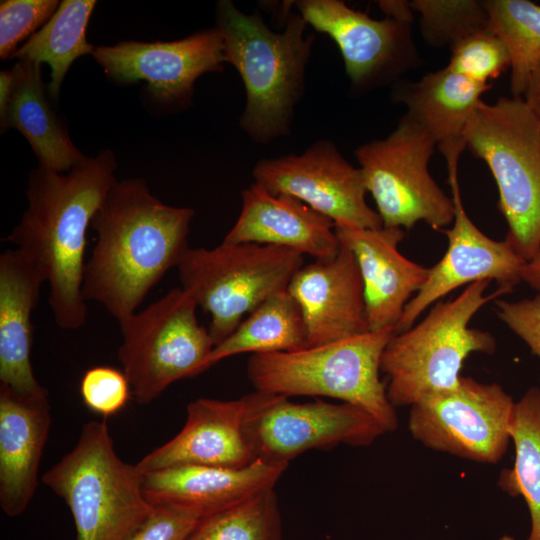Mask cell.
Instances as JSON below:
<instances>
[{
	"label": "cell",
	"instance_id": "obj_37",
	"mask_svg": "<svg viewBox=\"0 0 540 540\" xmlns=\"http://www.w3.org/2000/svg\"><path fill=\"white\" fill-rule=\"evenodd\" d=\"M379 7L386 14V17L395 19L397 21L412 24L414 20L411 3L408 1L395 0V1H379Z\"/></svg>",
	"mask_w": 540,
	"mask_h": 540
},
{
	"label": "cell",
	"instance_id": "obj_26",
	"mask_svg": "<svg viewBox=\"0 0 540 540\" xmlns=\"http://www.w3.org/2000/svg\"><path fill=\"white\" fill-rule=\"evenodd\" d=\"M308 348L301 309L289 293L279 291L246 316L237 328L215 345L198 375L219 361L242 353L292 352Z\"/></svg>",
	"mask_w": 540,
	"mask_h": 540
},
{
	"label": "cell",
	"instance_id": "obj_4",
	"mask_svg": "<svg viewBox=\"0 0 540 540\" xmlns=\"http://www.w3.org/2000/svg\"><path fill=\"white\" fill-rule=\"evenodd\" d=\"M395 328L292 352L253 354L248 378L257 391L341 400L375 417L387 432L397 428L395 407L381 381V357Z\"/></svg>",
	"mask_w": 540,
	"mask_h": 540
},
{
	"label": "cell",
	"instance_id": "obj_1",
	"mask_svg": "<svg viewBox=\"0 0 540 540\" xmlns=\"http://www.w3.org/2000/svg\"><path fill=\"white\" fill-rule=\"evenodd\" d=\"M194 210L161 202L140 178L112 186L91 228L96 242L85 263L82 295L120 325L189 247Z\"/></svg>",
	"mask_w": 540,
	"mask_h": 540
},
{
	"label": "cell",
	"instance_id": "obj_17",
	"mask_svg": "<svg viewBox=\"0 0 540 540\" xmlns=\"http://www.w3.org/2000/svg\"><path fill=\"white\" fill-rule=\"evenodd\" d=\"M280 396L255 390L234 400L198 398L188 404L178 434L136 466L143 474L183 465L246 467L257 460L246 436L247 423Z\"/></svg>",
	"mask_w": 540,
	"mask_h": 540
},
{
	"label": "cell",
	"instance_id": "obj_31",
	"mask_svg": "<svg viewBox=\"0 0 540 540\" xmlns=\"http://www.w3.org/2000/svg\"><path fill=\"white\" fill-rule=\"evenodd\" d=\"M410 3L420 15L422 37L431 46L451 49L470 35L491 31L484 1L413 0Z\"/></svg>",
	"mask_w": 540,
	"mask_h": 540
},
{
	"label": "cell",
	"instance_id": "obj_18",
	"mask_svg": "<svg viewBox=\"0 0 540 540\" xmlns=\"http://www.w3.org/2000/svg\"><path fill=\"white\" fill-rule=\"evenodd\" d=\"M288 464L257 459L243 468L183 465L143 474L154 506L201 520L274 488Z\"/></svg>",
	"mask_w": 540,
	"mask_h": 540
},
{
	"label": "cell",
	"instance_id": "obj_12",
	"mask_svg": "<svg viewBox=\"0 0 540 540\" xmlns=\"http://www.w3.org/2000/svg\"><path fill=\"white\" fill-rule=\"evenodd\" d=\"M295 3L307 25L336 43L356 93L395 84L420 62L409 23L374 19L340 0Z\"/></svg>",
	"mask_w": 540,
	"mask_h": 540
},
{
	"label": "cell",
	"instance_id": "obj_13",
	"mask_svg": "<svg viewBox=\"0 0 540 540\" xmlns=\"http://www.w3.org/2000/svg\"><path fill=\"white\" fill-rule=\"evenodd\" d=\"M252 176L269 192L301 200L335 226L383 227L377 211L366 202L361 169L350 164L332 141L318 140L299 155L262 159Z\"/></svg>",
	"mask_w": 540,
	"mask_h": 540
},
{
	"label": "cell",
	"instance_id": "obj_39",
	"mask_svg": "<svg viewBox=\"0 0 540 540\" xmlns=\"http://www.w3.org/2000/svg\"><path fill=\"white\" fill-rule=\"evenodd\" d=\"M522 281L540 293V254L525 264Z\"/></svg>",
	"mask_w": 540,
	"mask_h": 540
},
{
	"label": "cell",
	"instance_id": "obj_28",
	"mask_svg": "<svg viewBox=\"0 0 540 540\" xmlns=\"http://www.w3.org/2000/svg\"><path fill=\"white\" fill-rule=\"evenodd\" d=\"M509 434L515 461L501 473L499 485L511 496L524 498L531 518L527 540H540V388L529 389L514 403Z\"/></svg>",
	"mask_w": 540,
	"mask_h": 540
},
{
	"label": "cell",
	"instance_id": "obj_32",
	"mask_svg": "<svg viewBox=\"0 0 540 540\" xmlns=\"http://www.w3.org/2000/svg\"><path fill=\"white\" fill-rule=\"evenodd\" d=\"M450 51L447 67L477 83L488 85L490 80L510 69L509 53L492 31L470 35Z\"/></svg>",
	"mask_w": 540,
	"mask_h": 540
},
{
	"label": "cell",
	"instance_id": "obj_27",
	"mask_svg": "<svg viewBox=\"0 0 540 540\" xmlns=\"http://www.w3.org/2000/svg\"><path fill=\"white\" fill-rule=\"evenodd\" d=\"M96 6L94 0H63L49 21L23 44L12 59L47 63L51 99L57 102L63 80L72 63L92 54L95 47L86 39V29Z\"/></svg>",
	"mask_w": 540,
	"mask_h": 540
},
{
	"label": "cell",
	"instance_id": "obj_25",
	"mask_svg": "<svg viewBox=\"0 0 540 540\" xmlns=\"http://www.w3.org/2000/svg\"><path fill=\"white\" fill-rule=\"evenodd\" d=\"M40 63L17 61L5 109L0 112L1 132L18 130L30 144L39 165L59 173L69 172L84 161L66 126L52 106Z\"/></svg>",
	"mask_w": 540,
	"mask_h": 540
},
{
	"label": "cell",
	"instance_id": "obj_20",
	"mask_svg": "<svg viewBox=\"0 0 540 540\" xmlns=\"http://www.w3.org/2000/svg\"><path fill=\"white\" fill-rule=\"evenodd\" d=\"M335 233L356 259L369 330L395 328L411 296L427 279L429 268L400 253L398 245L405 237L401 228L335 226Z\"/></svg>",
	"mask_w": 540,
	"mask_h": 540
},
{
	"label": "cell",
	"instance_id": "obj_6",
	"mask_svg": "<svg viewBox=\"0 0 540 540\" xmlns=\"http://www.w3.org/2000/svg\"><path fill=\"white\" fill-rule=\"evenodd\" d=\"M490 281L468 285L456 298L438 302L416 326L395 334L385 347L380 369L388 377L387 396L394 406H412L456 388L465 359L474 352L492 353L495 339L469 328L487 302L511 290L499 287L485 295Z\"/></svg>",
	"mask_w": 540,
	"mask_h": 540
},
{
	"label": "cell",
	"instance_id": "obj_40",
	"mask_svg": "<svg viewBox=\"0 0 540 540\" xmlns=\"http://www.w3.org/2000/svg\"><path fill=\"white\" fill-rule=\"evenodd\" d=\"M13 84L12 70H2L0 72V112H2L10 98Z\"/></svg>",
	"mask_w": 540,
	"mask_h": 540
},
{
	"label": "cell",
	"instance_id": "obj_21",
	"mask_svg": "<svg viewBox=\"0 0 540 540\" xmlns=\"http://www.w3.org/2000/svg\"><path fill=\"white\" fill-rule=\"evenodd\" d=\"M241 198L240 214L223 242L279 246L315 260L338 254L334 222L301 200L273 194L256 182L242 191Z\"/></svg>",
	"mask_w": 540,
	"mask_h": 540
},
{
	"label": "cell",
	"instance_id": "obj_22",
	"mask_svg": "<svg viewBox=\"0 0 540 540\" xmlns=\"http://www.w3.org/2000/svg\"><path fill=\"white\" fill-rule=\"evenodd\" d=\"M48 391L21 394L0 383V506L16 517L31 502L51 427Z\"/></svg>",
	"mask_w": 540,
	"mask_h": 540
},
{
	"label": "cell",
	"instance_id": "obj_19",
	"mask_svg": "<svg viewBox=\"0 0 540 540\" xmlns=\"http://www.w3.org/2000/svg\"><path fill=\"white\" fill-rule=\"evenodd\" d=\"M297 301L306 326L308 347L370 332L363 283L352 251L340 243L328 260L303 265L287 287Z\"/></svg>",
	"mask_w": 540,
	"mask_h": 540
},
{
	"label": "cell",
	"instance_id": "obj_33",
	"mask_svg": "<svg viewBox=\"0 0 540 540\" xmlns=\"http://www.w3.org/2000/svg\"><path fill=\"white\" fill-rule=\"evenodd\" d=\"M57 0H4L0 2V58H12L18 45L44 26L58 9Z\"/></svg>",
	"mask_w": 540,
	"mask_h": 540
},
{
	"label": "cell",
	"instance_id": "obj_34",
	"mask_svg": "<svg viewBox=\"0 0 540 540\" xmlns=\"http://www.w3.org/2000/svg\"><path fill=\"white\" fill-rule=\"evenodd\" d=\"M80 395L88 409L106 418L122 410L132 394L123 371L94 366L82 376Z\"/></svg>",
	"mask_w": 540,
	"mask_h": 540
},
{
	"label": "cell",
	"instance_id": "obj_24",
	"mask_svg": "<svg viewBox=\"0 0 540 540\" xmlns=\"http://www.w3.org/2000/svg\"><path fill=\"white\" fill-rule=\"evenodd\" d=\"M490 88L446 66L417 81L396 82L392 100L406 106V114L433 138L442 154L462 152L467 123Z\"/></svg>",
	"mask_w": 540,
	"mask_h": 540
},
{
	"label": "cell",
	"instance_id": "obj_5",
	"mask_svg": "<svg viewBox=\"0 0 540 540\" xmlns=\"http://www.w3.org/2000/svg\"><path fill=\"white\" fill-rule=\"evenodd\" d=\"M42 482L70 509L76 540H129L155 510L143 474L118 456L105 420L85 423Z\"/></svg>",
	"mask_w": 540,
	"mask_h": 540
},
{
	"label": "cell",
	"instance_id": "obj_9",
	"mask_svg": "<svg viewBox=\"0 0 540 540\" xmlns=\"http://www.w3.org/2000/svg\"><path fill=\"white\" fill-rule=\"evenodd\" d=\"M197 307L182 288H173L119 325L117 358L137 403L147 405L172 383L198 375L214 342L198 322Z\"/></svg>",
	"mask_w": 540,
	"mask_h": 540
},
{
	"label": "cell",
	"instance_id": "obj_2",
	"mask_svg": "<svg viewBox=\"0 0 540 540\" xmlns=\"http://www.w3.org/2000/svg\"><path fill=\"white\" fill-rule=\"evenodd\" d=\"M116 168L110 149L87 157L66 174L39 165L29 173L27 209L6 238L48 283V304L63 330L86 323L82 282L87 230L117 182Z\"/></svg>",
	"mask_w": 540,
	"mask_h": 540
},
{
	"label": "cell",
	"instance_id": "obj_23",
	"mask_svg": "<svg viewBox=\"0 0 540 540\" xmlns=\"http://www.w3.org/2000/svg\"><path fill=\"white\" fill-rule=\"evenodd\" d=\"M45 282L35 265L18 249L0 255V383L25 394H39L32 369L31 316Z\"/></svg>",
	"mask_w": 540,
	"mask_h": 540
},
{
	"label": "cell",
	"instance_id": "obj_11",
	"mask_svg": "<svg viewBox=\"0 0 540 540\" xmlns=\"http://www.w3.org/2000/svg\"><path fill=\"white\" fill-rule=\"evenodd\" d=\"M514 403L503 388L461 377L449 391L411 406L408 420L415 440L428 448L481 463L505 454Z\"/></svg>",
	"mask_w": 540,
	"mask_h": 540
},
{
	"label": "cell",
	"instance_id": "obj_16",
	"mask_svg": "<svg viewBox=\"0 0 540 540\" xmlns=\"http://www.w3.org/2000/svg\"><path fill=\"white\" fill-rule=\"evenodd\" d=\"M460 155L446 156L448 182L454 204L453 226L445 230L448 247L437 264L429 268L424 284L407 303L395 334L411 328L431 304L454 289L484 280H496L512 291L522 281L527 261L506 241H495L473 223L463 206L458 183Z\"/></svg>",
	"mask_w": 540,
	"mask_h": 540
},
{
	"label": "cell",
	"instance_id": "obj_8",
	"mask_svg": "<svg viewBox=\"0 0 540 540\" xmlns=\"http://www.w3.org/2000/svg\"><path fill=\"white\" fill-rule=\"evenodd\" d=\"M303 261L284 247L222 241L212 249L188 247L176 268L180 288L210 315L215 346L267 298L286 290Z\"/></svg>",
	"mask_w": 540,
	"mask_h": 540
},
{
	"label": "cell",
	"instance_id": "obj_3",
	"mask_svg": "<svg viewBox=\"0 0 540 540\" xmlns=\"http://www.w3.org/2000/svg\"><path fill=\"white\" fill-rule=\"evenodd\" d=\"M307 26L299 13H290L285 28L275 32L257 11L244 13L230 0L216 5L225 61L235 67L246 92L239 124L254 142L290 133L314 41L305 35Z\"/></svg>",
	"mask_w": 540,
	"mask_h": 540
},
{
	"label": "cell",
	"instance_id": "obj_36",
	"mask_svg": "<svg viewBox=\"0 0 540 540\" xmlns=\"http://www.w3.org/2000/svg\"><path fill=\"white\" fill-rule=\"evenodd\" d=\"M197 522L177 512L155 507L129 540H185Z\"/></svg>",
	"mask_w": 540,
	"mask_h": 540
},
{
	"label": "cell",
	"instance_id": "obj_15",
	"mask_svg": "<svg viewBox=\"0 0 540 540\" xmlns=\"http://www.w3.org/2000/svg\"><path fill=\"white\" fill-rule=\"evenodd\" d=\"M245 432L256 459L288 464L312 449L368 446L387 431L371 414L348 403H294L280 396L247 423Z\"/></svg>",
	"mask_w": 540,
	"mask_h": 540
},
{
	"label": "cell",
	"instance_id": "obj_10",
	"mask_svg": "<svg viewBox=\"0 0 540 540\" xmlns=\"http://www.w3.org/2000/svg\"><path fill=\"white\" fill-rule=\"evenodd\" d=\"M435 146L433 138L405 113L387 137L356 148L367 192L384 227L411 229L423 221L440 230L453 222L452 198L428 170Z\"/></svg>",
	"mask_w": 540,
	"mask_h": 540
},
{
	"label": "cell",
	"instance_id": "obj_41",
	"mask_svg": "<svg viewBox=\"0 0 540 540\" xmlns=\"http://www.w3.org/2000/svg\"><path fill=\"white\" fill-rule=\"evenodd\" d=\"M500 540H515L513 537L509 536V535H503Z\"/></svg>",
	"mask_w": 540,
	"mask_h": 540
},
{
	"label": "cell",
	"instance_id": "obj_30",
	"mask_svg": "<svg viewBox=\"0 0 540 540\" xmlns=\"http://www.w3.org/2000/svg\"><path fill=\"white\" fill-rule=\"evenodd\" d=\"M185 540H282L274 488L199 520Z\"/></svg>",
	"mask_w": 540,
	"mask_h": 540
},
{
	"label": "cell",
	"instance_id": "obj_29",
	"mask_svg": "<svg viewBox=\"0 0 540 540\" xmlns=\"http://www.w3.org/2000/svg\"><path fill=\"white\" fill-rule=\"evenodd\" d=\"M490 30L510 56L512 96H524L540 61V5L529 0H484Z\"/></svg>",
	"mask_w": 540,
	"mask_h": 540
},
{
	"label": "cell",
	"instance_id": "obj_14",
	"mask_svg": "<svg viewBox=\"0 0 540 540\" xmlns=\"http://www.w3.org/2000/svg\"><path fill=\"white\" fill-rule=\"evenodd\" d=\"M92 56L113 82L144 81L147 94L165 108L191 104L196 80L223 70L224 42L214 27L176 41H123L95 47Z\"/></svg>",
	"mask_w": 540,
	"mask_h": 540
},
{
	"label": "cell",
	"instance_id": "obj_7",
	"mask_svg": "<svg viewBox=\"0 0 540 540\" xmlns=\"http://www.w3.org/2000/svg\"><path fill=\"white\" fill-rule=\"evenodd\" d=\"M463 140L497 184L506 241L527 262L540 254V119L522 97L484 101L469 119Z\"/></svg>",
	"mask_w": 540,
	"mask_h": 540
},
{
	"label": "cell",
	"instance_id": "obj_35",
	"mask_svg": "<svg viewBox=\"0 0 540 540\" xmlns=\"http://www.w3.org/2000/svg\"><path fill=\"white\" fill-rule=\"evenodd\" d=\"M499 318L540 359V294L516 302L497 301Z\"/></svg>",
	"mask_w": 540,
	"mask_h": 540
},
{
	"label": "cell",
	"instance_id": "obj_38",
	"mask_svg": "<svg viewBox=\"0 0 540 540\" xmlns=\"http://www.w3.org/2000/svg\"><path fill=\"white\" fill-rule=\"evenodd\" d=\"M523 99L540 119V61L530 76Z\"/></svg>",
	"mask_w": 540,
	"mask_h": 540
}]
</instances>
